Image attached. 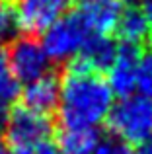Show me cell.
<instances>
[{
	"label": "cell",
	"instance_id": "cell-12",
	"mask_svg": "<svg viewBox=\"0 0 152 154\" xmlns=\"http://www.w3.org/2000/svg\"><path fill=\"white\" fill-rule=\"evenodd\" d=\"M99 135L96 129H61L57 146L62 154H96Z\"/></svg>",
	"mask_w": 152,
	"mask_h": 154
},
{
	"label": "cell",
	"instance_id": "cell-9",
	"mask_svg": "<svg viewBox=\"0 0 152 154\" xmlns=\"http://www.w3.org/2000/svg\"><path fill=\"white\" fill-rule=\"evenodd\" d=\"M20 96H22L23 107L47 115L49 111L57 109V105H59V98H61V80L55 74L47 72V74L27 82L26 86H23V90L20 92Z\"/></svg>",
	"mask_w": 152,
	"mask_h": 154
},
{
	"label": "cell",
	"instance_id": "cell-5",
	"mask_svg": "<svg viewBox=\"0 0 152 154\" xmlns=\"http://www.w3.org/2000/svg\"><path fill=\"white\" fill-rule=\"evenodd\" d=\"M6 57L18 82L27 84L49 72L51 60L47 57L45 49H43L41 41L35 39L33 35L16 37L10 43V49H8Z\"/></svg>",
	"mask_w": 152,
	"mask_h": 154
},
{
	"label": "cell",
	"instance_id": "cell-13",
	"mask_svg": "<svg viewBox=\"0 0 152 154\" xmlns=\"http://www.w3.org/2000/svg\"><path fill=\"white\" fill-rule=\"evenodd\" d=\"M20 31L18 10L14 0H0V47L10 45Z\"/></svg>",
	"mask_w": 152,
	"mask_h": 154
},
{
	"label": "cell",
	"instance_id": "cell-14",
	"mask_svg": "<svg viewBox=\"0 0 152 154\" xmlns=\"http://www.w3.org/2000/svg\"><path fill=\"white\" fill-rule=\"evenodd\" d=\"M20 96V82L14 76L8 57L0 51V105L8 107Z\"/></svg>",
	"mask_w": 152,
	"mask_h": 154
},
{
	"label": "cell",
	"instance_id": "cell-18",
	"mask_svg": "<svg viewBox=\"0 0 152 154\" xmlns=\"http://www.w3.org/2000/svg\"><path fill=\"white\" fill-rule=\"evenodd\" d=\"M133 154H152V137L146 140H142L141 144H137V148L133 150Z\"/></svg>",
	"mask_w": 152,
	"mask_h": 154
},
{
	"label": "cell",
	"instance_id": "cell-21",
	"mask_svg": "<svg viewBox=\"0 0 152 154\" xmlns=\"http://www.w3.org/2000/svg\"><path fill=\"white\" fill-rule=\"evenodd\" d=\"M8 154H33V148H23V146H12V148H8Z\"/></svg>",
	"mask_w": 152,
	"mask_h": 154
},
{
	"label": "cell",
	"instance_id": "cell-17",
	"mask_svg": "<svg viewBox=\"0 0 152 154\" xmlns=\"http://www.w3.org/2000/svg\"><path fill=\"white\" fill-rule=\"evenodd\" d=\"M33 154H62V152L59 150L57 143H53V140H43L37 146H33Z\"/></svg>",
	"mask_w": 152,
	"mask_h": 154
},
{
	"label": "cell",
	"instance_id": "cell-19",
	"mask_svg": "<svg viewBox=\"0 0 152 154\" xmlns=\"http://www.w3.org/2000/svg\"><path fill=\"white\" fill-rule=\"evenodd\" d=\"M8 115H10V111H8V107H4V105H0V133H4V129H6V123H8Z\"/></svg>",
	"mask_w": 152,
	"mask_h": 154
},
{
	"label": "cell",
	"instance_id": "cell-3",
	"mask_svg": "<svg viewBox=\"0 0 152 154\" xmlns=\"http://www.w3.org/2000/svg\"><path fill=\"white\" fill-rule=\"evenodd\" d=\"M90 31L84 27L76 14H66L57 23L43 31V49H45L49 60L55 63H68L80 55L82 47L86 45Z\"/></svg>",
	"mask_w": 152,
	"mask_h": 154
},
{
	"label": "cell",
	"instance_id": "cell-16",
	"mask_svg": "<svg viewBox=\"0 0 152 154\" xmlns=\"http://www.w3.org/2000/svg\"><path fill=\"white\" fill-rule=\"evenodd\" d=\"M96 154H133V150L129 148V144L123 143L119 139H103L99 140L98 148H96Z\"/></svg>",
	"mask_w": 152,
	"mask_h": 154
},
{
	"label": "cell",
	"instance_id": "cell-22",
	"mask_svg": "<svg viewBox=\"0 0 152 154\" xmlns=\"http://www.w3.org/2000/svg\"><path fill=\"white\" fill-rule=\"evenodd\" d=\"M0 154H8V146L4 143H0Z\"/></svg>",
	"mask_w": 152,
	"mask_h": 154
},
{
	"label": "cell",
	"instance_id": "cell-15",
	"mask_svg": "<svg viewBox=\"0 0 152 154\" xmlns=\"http://www.w3.org/2000/svg\"><path fill=\"white\" fill-rule=\"evenodd\" d=\"M137 90L141 96L152 100V49L138 57L137 64Z\"/></svg>",
	"mask_w": 152,
	"mask_h": 154
},
{
	"label": "cell",
	"instance_id": "cell-7",
	"mask_svg": "<svg viewBox=\"0 0 152 154\" xmlns=\"http://www.w3.org/2000/svg\"><path fill=\"white\" fill-rule=\"evenodd\" d=\"M78 20L92 35H109L115 31L123 12V0H74Z\"/></svg>",
	"mask_w": 152,
	"mask_h": 154
},
{
	"label": "cell",
	"instance_id": "cell-11",
	"mask_svg": "<svg viewBox=\"0 0 152 154\" xmlns=\"http://www.w3.org/2000/svg\"><path fill=\"white\" fill-rule=\"evenodd\" d=\"M115 31L121 39V45L138 47L148 37H152V23L141 8L131 6L121 12V18L117 22Z\"/></svg>",
	"mask_w": 152,
	"mask_h": 154
},
{
	"label": "cell",
	"instance_id": "cell-1",
	"mask_svg": "<svg viewBox=\"0 0 152 154\" xmlns=\"http://www.w3.org/2000/svg\"><path fill=\"white\" fill-rule=\"evenodd\" d=\"M113 92L105 78L82 64L70 60L61 80L59 121L62 129H98L113 107Z\"/></svg>",
	"mask_w": 152,
	"mask_h": 154
},
{
	"label": "cell",
	"instance_id": "cell-4",
	"mask_svg": "<svg viewBox=\"0 0 152 154\" xmlns=\"http://www.w3.org/2000/svg\"><path fill=\"white\" fill-rule=\"evenodd\" d=\"M4 133H6L10 146L33 148L43 140H49L53 133V123L47 115L31 111L22 105L10 111Z\"/></svg>",
	"mask_w": 152,
	"mask_h": 154
},
{
	"label": "cell",
	"instance_id": "cell-8",
	"mask_svg": "<svg viewBox=\"0 0 152 154\" xmlns=\"http://www.w3.org/2000/svg\"><path fill=\"white\" fill-rule=\"evenodd\" d=\"M141 51L133 45H121L119 43L115 60L107 68V84H109L113 96L127 98L133 96L137 90V64Z\"/></svg>",
	"mask_w": 152,
	"mask_h": 154
},
{
	"label": "cell",
	"instance_id": "cell-2",
	"mask_svg": "<svg viewBox=\"0 0 152 154\" xmlns=\"http://www.w3.org/2000/svg\"><path fill=\"white\" fill-rule=\"evenodd\" d=\"M105 121L115 139L127 144H141L152 137V100L141 94L121 98L113 103Z\"/></svg>",
	"mask_w": 152,
	"mask_h": 154
},
{
	"label": "cell",
	"instance_id": "cell-6",
	"mask_svg": "<svg viewBox=\"0 0 152 154\" xmlns=\"http://www.w3.org/2000/svg\"><path fill=\"white\" fill-rule=\"evenodd\" d=\"M74 0H18V22L20 29L27 35L43 33L53 23L68 14Z\"/></svg>",
	"mask_w": 152,
	"mask_h": 154
},
{
	"label": "cell",
	"instance_id": "cell-10",
	"mask_svg": "<svg viewBox=\"0 0 152 154\" xmlns=\"http://www.w3.org/2000/svg\"><path fill=\"white\" fill-rule=\"evenodd\" d=\"M117 49L119 45L109 39V35H90L76 59L94 72H107V68L115 60Z\"/></svg>",
	"mask_w": 152,
	"mask_h": 154
},
{
	"label": "cell",
	"instance_id": "cell-20",
	"mask_svg": "<svg viewBox=\"0 0 152 154\" xmlns=\"http://www.w3.org/2000/svg\"><path fill=\"white\" fill-rule=\"evenodd\" d=\"M141 4H142L141 10L144 12V16L150 20V23H152V0H141Z\"/></svg>",
	"mask_w": 152,
	"mask_h": 154
}]
</instances>
